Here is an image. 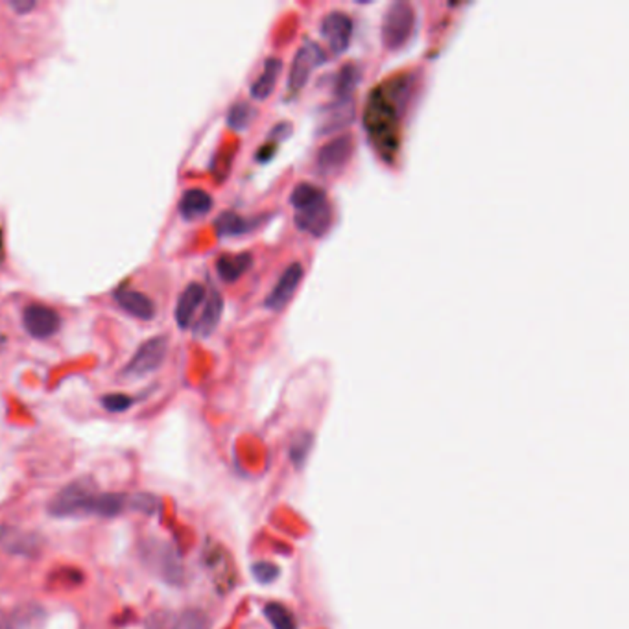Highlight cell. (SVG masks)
<instances>
[{"label": "cell", "instance_id": "24", "mask_svg": "<svg viewBox=\"0 0 629 629\" xmlns=\"http://www.w3.org/2000/svg\"><path fill=\"white\" fill-rule=\"evenodd\" d=\"M255 115H257V109L251 104L237 102L228 111V126L233 127L235 131H244L246 127H249Z\"/></svg>", "mask_w": 629, "mask_h": 629}, {"label": "cell", "instance_id": "5", "mask_svg": "<svg viewBox=\"0 0 629 629\" xmlns=\"http://www.w3.org/2000/svg\"><path fill=\"white\" fill-rule=\"evenodd\" d=\"M353 150H355L353 135L343 133L330 138L327 145H323L318 150L316 159H314V170L325 178L340 174L347 167L349 159H351Z\"/></svg>", "mask_w": 629, "mask_h": 629}, {"label": "cell", "instance_id": "4", "mask_svg": "<svg viewBox=\"0 0 629 629\" xmlns=\"http://www.w3.org/2000/svg\"><path fill=\"white\" fill-rule=\"evenodd\" d=\"M415 8L406 3V0H395L391 3L384 15L380 26V39L388 50H401L406 46L410 37L415 30Z\"/></svg>", "mask_w": 629, "mask_h": 629}, {"label": "cell", "instance_id": "21", "mask_svg": "<svg viewBox=\"0 0 629 629\" xmlns=\"http://www.w3.org/2000/svg\"><path fill=\"white\" fill-rule=\"evenodd\" d=\"M0 546L15 553L32 555L39 550V539L15 528H0Z\"/></svg>", "mask_w": 629, "mask_h": 629}, {"label": "cell", "instance_id": "2", "mask_svg": "<svg viewBox=\"0 0 629 629\" xmlns=\"http://www.w3.org/2000/svg\"><path fill=\"white\" fill-rule=\"evenodd\" d=\"M126 502L127 499L118 493H96L91 482L78 480L61 489L54 497L50 502V513L54 517H113L124 510Z\"/></svg>", "mask_w": 629, "mask_h": 629}, {"label": "cell", "instance_id": "30", "mask_svg": "<svg viewBox=\"0 0 629 629\" xmlns=\"http://www.w3.org/2000/svg\"><path fill=\"white\" fill-rule=\"evenodd\" d=\"M309 449H310V438H309V436H305V438H301L299 445H294V447H292L290 456L294 458V462H296V463H301V462H303V458L307 456Z\"/></svg>", "mask_w": 629, "mask_h": 629}, {"label": "cell", "instance_id": "29", "mask_svg": "<svg viewBox=\"0 0 629 629\" xmlns=\"http://www.w3.org/2000/svg\"><path fill=\"white\" fill-rule=\"evenodd\" d=\"M148 629H179V622L168 614H159L150 622Z\"/></svg>", "mask_w": 629, "mask_h": 629}, {"label": "cell", "instance_id": "32", "mask_svg": "<svg viewBox=\"0 0 629 629\" xmlns=\"http://www.w3.org/2000/svg\"><path fill=\"white\" fill-rule=\"evenodd\" d=\"M10 6L19 14H26L36 8V3H32V0H15V3H10Z\"/></svg>", "mask_w": 629, "mask_h": 629}, {"label": "cell", "instance_id": "8", "mask_svg": "<svg viewBox=\"0 0 629 629\" xmlns=\"http://www.w3.org/2000/svg\"><path fill=\"white\" fill-rule=\"evenodd\" d=\"M303 275H305V269H303L301 262H292L290 266H287L283 275L279 277L277 285L268 294L264 307L271 312L285 310V307L292 301L296 290L299 289V285L303 281Z\"/></svg>", "mask_w": 629, "mask_h": 629}, {"label": "cell", "instance_id": "17", "mask_svg": "<svg viewBox=\"0 0 629 629\" xmlns=\"http://www.w3.org/2000/svg\"><path fill=\"white\" fill-rule=\"evenodd\" d=\"M281 73H283V61L279 57H268L264 61L260 76L251 84V96L259 102L266 100L273 93L279 75Z\"/></svg>", "mask_w": 629, "mask_h": 629}, {"label": "cell", "instance_id": "13", "mask_svg": "<svg viewBox=\"0 0 629 629\" xmlns=\"http://www.w3.org/2000/svg\"><path fill=\"white\" fill-rule=\"evenodd\" d=\"M115 301L131 316L138 320H152L156 316V305L154 301L145 296L143 292L129 290V289H118L115 292Z\"/></svg>", "mask_w": 629, "mask_h": 629}, {"label": "cell", "instance_id": "28", "mask_svg": "<svg viewBox=\"0 0 629 629\" xmlns=\"http://www.w3.org/2000/svg\"><path fill=\"white\" fill-rule=\"evenodd\" d=\"M131 506L137 508V510H141V512H154L157 508V501L150 495H137L133 501H131Z\"/></svg>", "mask_w": 629, "mask_h": 629}, {"label": "cell", "instance_id": "25", "mask_svg": "<svg viewBox=\"0 0 629 629\" xmlns=\"http://www.w3.org/2000/svg\"><path fill=\"white\" fill-rule=\"evenodd\" d=\"M251 574L259 583L268 585L279 578V567L273 563H268V562H260V563H255L251 567Z\"/></svg>", "mask_w": 629, "mask_h": 629}, {"label": "cell", "instance_id": "23", "mask_svg": "<svg viewBox=\"0 0 629 629\" xmlns=\"http://www.w3.org/2000/svg\"><path fill=\"white\" fill-rule=\"evenodd\" d=\"M264 614L273 629H298L292 611L281 604H268L264 607Z\"/></svg>", "mask_w": 629, "mask_h": 629}, {"label": "cell", "instance_id": "31", "mask_svg": "<svg viewBox=\"0 0 629 629\" xmlns=\"http://www.w3.org/2000/svg\"><path fill=\"white\" fill-rule=\"evenodd\" d=\"M277 147H279V145H275V143H268V145H264L262 148H259V152H257L255 159H257L259 163H269V161L273 159V156L277 154Z\"/></svg>", "mask_w": 629, "mask_h": 629}, {"label": "cell", "instance_id": "19", "mask_svg": "<svg viewBox=\"0 0 629 629\" xmlns=\"http://www.w3.org/2000/svg\"><path fill=\"white\" fill-rule=\"evenodd\" d=\"M222 312H224V299L217 290H213L211 296H208V301L205 303V309H203L199 320L194 325L196 336L207 338L208 334H213L220 323Z\"/></svg>", "mask_w": 629, "mask_h": 629}, {"label": "cell", "instance_id": "27", "mask_svg": "<svg viewBox=\"0 0 629 629\" xmlns=\"http://www.w3.org/2000/svg\"><path fill=\"white\" fill-rule=\"evenodd\" d=\"M292 131H294L292 122H279V124H275V126L269 129L268 141H269V143H275V145L285 143L287 138H290Z\"/></svg>", "mask_w": 629, "mask_h": 629}, {"label": "cell", "instance_id": "6", "mask_svg": "<svg viewBox=\"0 0 629 629\" xmlns=\"http://www.w3.org/2000/svg\"><path fill=\"white\" fill-rule=\"evenodd\" d=\"M323 63H325L323 48L316 41L307 39L296 52L292 66H290V75L287 80L289 95L292 96L299 95L301 89L307 86L310 75L314 73V68H318Z\"/></svg>", "mask_w": 629, "mask_h": 629}, {"label": "cell", "instance_id": "11", "mask_svg": "<svg viewBox=\"0 0 629 629\" xmlns=\"http://www.w3.org/2000/svg\"><path fill=\"white\" fill-rule=\"evenodd\" d=\"M23 323L30 336L45 340V338L54 336L59 330L61 320L54 309L41 303H34L25 309Z\"/></svg>", "mask_w": 629, "mask_h": 629}, {"label": "cell", "instance_id": "7", "mask_svg": "<svg viewBox=\"0 0 629 629\" xmlns=\"http://www.w3.org/2000/svg\"><path fill=\"white\" fill-rule=\"evenodd\" d=\"M168 351V340L165 336H154L137 349L133 359L124 368V377L141 379L161 368Z\"/></svg>", "mask_w": 629, "mask_h": 629}, {"label": "cell", "instance_id": "10", "mask_svg": "<svg viewBox=\"0 0 629 629\" xmlns=\"http://www.w3.org/2000/svg\"><path fill=\"white\" fill-rule=\"evenodd\" d=\"M320 32L334 54H343L353 37V19L341 10L329 12L321 21Z\"/></svg>", "mask_w": 629, "mask_h": 629}, {"label": "cell", "instance_id": "26", "mask_svg": "<svg viewBox=\"0 0 629 629\" xmlns=\"http://www.w3.org/2000/svg\"><path fill=\"white\" fill-rule=\"evenodd\" d=\"M102 404L106 410L118 413V411H126L133 404V399L124 393H109L102 397Z\"/></svg>", "mask_w": 629, "mask_h": 629}, {"label": "cell", "instance_id": "14", "mask_svg": "<svg viewBox=\"0 0 629 629\" xmlns=\"http://www.w3.org/2000/svg\"><path fill=\"white\" fill-rule=\"evenodd\" d=\"M205 287L199 283H192L188 285L183 294L179 296V301L176 305V323L179 329H188L196 310L199 309V305L205 299Z\"/></svg>", "mask_w": 629, "mask_h": 629}, {"label": "cell", "instance_id": "3", "mask_svg": "<svg viewBox=\"0 0 629 629\" xmlns=\"http://www.w3.org/2000/svg\"><path fill=\"white\" fill-rule=\"evenodd\" d=\"M296 228L314 238H321L332 226V207L321 187L303 181L294 187L290 198Z\"/></svg>", "mask_w": 629, "mask_h": 629}, {"label": "cell", "instance_id": "16", "mask_svg": "<svg viewBox=\"0 0 629 629\" xmlns=\"http://www.w3.org/2000/svg\"><path fill=\"white\" fill-rule=\"evenodd\" d=\"M215 205L213 196L201 190V188H190L183 194L181 201H179V215L185 220H196L205 217L208 211H211Z\"/></svg>", "mask_w": 629, "mask_h": 629}, {"label": "cell", "instance_id": "20", "mask_svg": "<svg viewBox=\"0 0 629 629\" xmlns=\"http://www.w3.org/2000/svg\"><path fill=\"white\" fill-rule=\"evenodd\" d=\"M253 266V255L249 251L222 255L217 260V271L224 283H235Z\"/></svg>", "mask_w": 629, "mask_h": 629}, {"label": "cell", "instance_id": "1", "mask_svg": "<svg viewBox=\"0 0 629 629\" xmlns=\"http://www.w3.org/2000/svg\"><path fill=\"white\" fill-rule=\"evenodd\" d=\"M408 87L406 76H397L377 86L364 109V127L377 154L391 163L401 145V115L402 100Z\"/></svg>", "mask_w": 629, "mask_h": 629}, {"label": "cell", "instance_id": "9", "mask_svg": "<svg viewBox=\"0 0 629 629\" xmlns=\"http://www.w3.org/2000/svg\"><path fill=\"white\" fill-rule=\"evenodd\" d=\"M355 120V100L353 98H336L334 102L323 106L318 113L316 133L330 135L345 129Z\"/></svg>", "mask_w": 629, "mask_h": 629}, {"label": "cell", "instance_id": "12", "mask_svg": "<svg viewBox=\"0 0 629 629\" xmlns=\"http://www.w3.org/2000/svg\"><path fill=\"white\" fill-rule=\"evenodd\" d=\"M147 555L150 559V565L159 573L163 580L170 583H178L181 580V565L174 548H170L168 544H150Z\"/></svg>", "mask_w": 629, "mask_h": 629}, {"label": "cell", "instance_id": "18", "mask_svg": "<svg viewBox=\"0 0 629 629\" xmlns=\"http://www.w3.org/2000/svg\"><path fill=\"white\" fill-rule=\"evenodd\" d=\"M262 224V217H255V218H244L233 211L222 213L217 218V231L220 238H228V237H242L246 233H251L255 228H259Z\"/></svg>", "mask_w": 629, "mask_h": 629}, {"label": "cell", "instance_id": "22", "mask_svg": "<svg viewBox=\"0 0 629 629\" xmlns=\"http://www.w3.org/2000/svg\"><path fill=\"white\" fill-rule=\"evenodd\" d=\"M362 82V68L357 63H345L334 80L332 91L336 98H353V93Z\"/></svg>", "mask_w": 629, "mask_h": 629}, {"label": "cell", "instance_id": "15", "mask_svg": "<svg viewBox=\"0 0 629 629\" xmlns=\"http://www.w3.org/2000/svg\"><path fill=\"white\" fill-rule=\"evenodd\" d=\"M45 611L36 604H26L10 614H0V629H36L41 625Z\"/></svg>", "mask_w": 629, "mask_h": 629}]
</instances>
